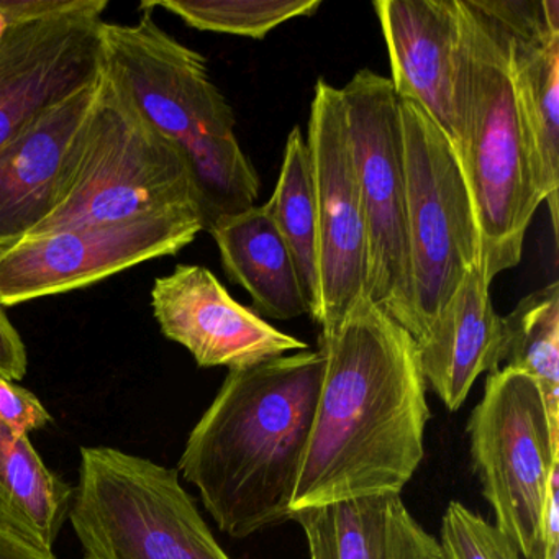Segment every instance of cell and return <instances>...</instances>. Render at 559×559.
<instances>
[{
    "label": "cell",
    "mask_w": 559,
    "mask_h": 559,
    "mask_svg": "<svg viewBox=\"0 0 559 559\" xmlns=\"http://www.w3.org/2000/svg\"><path fill=\"white\" fill-rule=\"evenodd\" d=\"M323 369L320 349L231 369L192 428L179 469L231 538L293 516Z\"/></svg>",
    "instance_id": "obj_2"
},
{
    "label": "cell",
    "mask_w": 559,
    "mask_h": 559,
    "mask_svg": "<svg viewBox=\"0 0 559 559\" xmlns=\"http://www.w3.org/2000/svg\"><path fill=\"white\" fill-rule=\"evenodd\" d=\"M447 559H523L512 539L461 502H450L441 520Z\"/></svg>",
    "instance_id": "obj_24"
},
{
    "label": "cell",
    "mask_w": 559,
    "mask_h": 559,
    "mask_svg": "<svg viewBox=\"0 0 559 559\" xmlns=\"http://www.w3.org/2000/svg\"><path fill=\"white\" fill-rule=\"evenodd\" d=\"M73 499L74 487L48 469L31 438L0 424V526L55 552Z\"/></svg>",
    "instance_id": "obj_20"
},
{
    "label": "cell",
    "mask_w": 559,
    "mask_h": 559,
    "mask_svg": "<svg viewBox=\"0 0 559 559\" xmlns=\"http://www.w3.org/2000/svg\"><path fill=\"white\" fill-rule=\"evenodd\" d=\"M503 322L502 368L533 379L559 431V284L523 297Z\"/></svg>",
    "instance_id": "obj_22"
},
{
    "label": "cell",
    "mask_w": 559,
    "mask_h": 559,
    "mask_svg": "<svg viewBox=\"0 0 559 559\" xmlns=\"http://www.w3.org/2000/svg\"><path fill=\"white\" fill-rule=\"evenodd\" d=\"M5 28L8 27H5L4 22H2V19H0V37L4 35Z\"/></svg>",
    "instance_id": "obj_29"
},
{
    "label": "cell",
    "mask_w": 559,
    "mask_h": 559,
    "mask_svg": "<svg viewBox=\"0 0 559 559\" xmlns=\"http://www.w3.org/2000/svg\"><path fill=\"white\" fill-rule=\"evenodd\" d=\"M320 0H145L140 9H165L189 27L263 40L293 19L310 17Z\"/></svg>",
    "instance_id": "obj_23"
},
{
    "label": "cell",
    "mask_w": 559,
    "mask_h": 559,
    "mask_svg": "<svg viewBox=\"0 0 559 559\" xmlns=\"http://www.w3.org/2000/svg\"><path fill=\"white\" fill-rule=\"evenodd\" d=\"M310 559H447L401 493H376L296 510Z\"/></svg>",
    "instance_id": "obj_18"
},
{
    "label": "cell",
    "mask_w": 559,
    "mask_h": 559,
    "mask_svg": "<svg viewBox=\"0 0 559 559\" xmlns=\"http://www.w3.org/2000/svg\"><path fill=\"white\" fill-rule=\"evenodd\" d=\"M204 231L198 211L27 235L0 250V306L84 289L129 267L185 250Z\"/></svg>",
    "instance_id": "obj_10"
},
{
    "label": "cell",
    "mask_w": 559,
    "mask_h": 559,
    "mask_svg": "<svg viewBox=\"0 0 559 559\" xmlns=\"http://www.w3.org/2000/svg\"><path fill=\"white\" fill-rule=\"evenodd\" d=\"M106 0L9 25L0 37V146L38 116L93 84L104 70Z\"/></svg>",
    "instance_id": "obj_12"
},
{
    "label": "cell",
    "mask_w": 559,
    "mask_h": 559,
    "mask_svg": "<svg viewBox=\"0 0 559 559\" xmlns=\"http://www.w3.org/2000/svg\"><path fill=\"white\" fill-rule=\"evenodd\" d=\"M340 93L368 231L366 297L417 338L401 99L391 80L371 70Z\"/></svg>",
    "instance_id": "obj_8"
},
{
    "label": "cell",
    "mask_w": 559,
    "mask_h": 559,
    "mask_svg": "<svg viewBox=\"0 0 559 559\" xmlns=\"http://www.w3.org/2000/svg\"><path fill=\"white\" fill-rule=\"evenodd\" d=\"M27 348L17 329L9 320L4 307L0 306V376L17 382L27 374Z\"/></svg>",
    "instance_id": "obj_26"
},
{
    "label": "cell",
    "mask_w": 559,
    "mask_h": 559,
    "mask_svg": "<svg viewBox=\"0 0 559 559\" xmlns=\"http://www.w3.org/2000/svg\"><path fill=\"white\" fill-rule=\"evenodd\" d=\"M99 78L0 146V250L31 235L53 209L68 156L96 100Z\"/></svg>",
    "instance_id": "obj_16"
},
{
    "label": "cell",
    "mask_w": 559,
    "mask_h": 559,
    "mask_svg": "<svg viewBox=\"0 0 559 559\" xmlns=\"http://www.w3.org/2000/svg\"><path fill=\"white\" fill-rule=\"evenodd\" d=\"M466 430L473 471L497 528L523 559H546V512L559 486V431L533 379L509 368L489 372Z\"/></svg>",
    "instance_id": "obj_7"
},
{
    "label": "cell",
    "mask_w": 559,
    "mask_h": 559,
    "mask_svg": "<svg viewBox=\"0 0 559 559\" xmlns=\"http://www.w3.org/2000/svg\"><path fill=\"white\" fill-rule=\"evenodd\" d=\"M319 349L325 369L290 509L401 493L430 420L417 342L362 297Z\"/></svg>",
    "instance_id": "obj_1"
},
{
    "label": "cell",
    "mask_w": 559,
    "mask_h": 559,
    "mask_svg": "<svg viewBox=\"0 0 559 559\" xmlns=\"http://www.w3.org/2000/svg\"><path fill=\"white\" fill-rule=\"evenodd\" d=\"M68 519L83 559H231L178 469L116 448H81Z\"/></svg>",
    "instance_id": "obj_6"
},
{
    "label": "cell",
    "mask_w": 559,
    "mask_h": 559,
    "mask_svg": "<svg viewBox=\"0 0 559 559\" xmlns=\"http://www.w3.org/2000/svg\"><path fill=\"white\" fill-rule=\"evenodd\" d=\"M509 38L510 71L543 202L558 235L559 2L483 0Z\"/></svg>",
    "instance_id": "obj_14"
},
{
    "label": "cell",
    "mask_w": 559,
    "mask_h": 559,
    "mask_svg": "<svg viewBox=\"0 0 559 559\" xmlns=\"http://www.w3.org/2000/svg\"><path fill=\"white\" fill-rule=\"evenodd\" d=\"M0 559H57L55 552L41 551L32 543L0 526Z\"/></svg>",
    "instance_id": "obj_27"
},
{
    "label": "cell",
    "mask_w": 559,
    "mask_h": 559,
    "mask_svg": "<svg viewBox=\"0 0 559 559\" xmlns=\"http://www.w3.org/2000/svg\"><path fill=\"white\" fill-rule=\"evenodd\" d=\"M135 24H103L104 70L188 158L204 230L253 207L260 176L235 135V116L207 60L163 31L150 9Z\"/></svg>",
    "instance_id": "obj_4"
},
{
    "label": "cell",
    "mask_w": 559,
    "mask_h": 559,
    "mask_svg": "<svg viewBox=\"0 0 559 559\" xmlns=\"http://www.w3.org/2000/svg\"><path fill=\"white\" fill-rule=\"evenodd\" d=\"M175 211L201 212L188 158L103 70L86 126L68 156L53 209L31 235Z\"/></svg>",
    "instance_id": "obj_5"
},
{
    "label": "cell",
    "mask_w": 559,
    "mask_h": 559,
    "mask_svg": "<svg viewBox=\"0 0 559 559\" xmlns=\"http://www.w3.org/2000/svg\"><path fill=\"white\" fill-rule=\"evenodd\" d=\"M399 99L418 104L456 146L460 0H376Z\"/></svg>",
    "instance_id": "obj_15"
},
{
    "label": "cell",
    "mask_w": 559,
    "mask_h": 559,
    "mask_svg": "<svg viewBox=\"0 0 559 559\" xmlns=\"http://www.w3.org/2000/svg\"><path fill=\"white\" fill-rule=\"evenodd\" d=\"M152 309L166 338L185 346L201 368H250L309 349L241 306L207 267L179 264L153 284Z\"/></svg>",
    "instance_id": "obj_13"
},
{
    "label": "cell",
    "mask_w": 559,
    "mask_h": 559,
    "mask_svg": "<svg viewBox=\"0 0 559 559\" xmlns=\"http://www.w3.org/2000/svg\"><path fill=\"white\" fill-rule=\"evenodd\" d=\"M454 73L456 153L473 198L489 284L522 261L543 204L510 71L509 38L483 0H460Z\"/></svg>",
    "instance_id": "obj_3"
},
{
    "label": "cell",
    "mask_w": 559,
    "mask_h": 559,
    "mask_svg": "<svg viewBox=\"0 0 559 559\" xmlns=\"http://www.w3.org/2000/svg\"><path fill=\"white\" fill-rule=\"evenodd\" d=\"M209 234L217 243L225 273L250 294L258 316L273 320L307 316L293 253L266 204L218 218Z\"/></svg>",
    "instance_id": "obj_19"
},
{
    "label": "cell",
    "mask_w": 559,
    "mask_h": 559,
    "mask_svg": "<svg viewBox=\"0 0 559 559\" xmlns=\"http://www.w3.org/2000/svg\"><path fill=\"white\" fill-rule=\"evenodd\" d=\"M483 264L471 267L456 294L417 342L427 388L448 411L463 407L483 372L502 368L503 322L493 309Z\"/></svg>",
    "instance_id": "obj_17"
},
{
    "label": "cell",
    "mask_w": 559,
    "mask_h": 559,
    "mask_svg": "<svg viewBox=\"0 0 559 559\" xmlns=\"http://www.w3.org/2000/svg\"><path fill=\"white\" fill-rule=\"evenodd\" d=\"M306 142L319 224L320 336H329L366 297L368 231L342 93L325 80L313 91Z\"/></svg>",
    "instance_id": "obj_11"
},
{
    "label": "cell",
    "mask_w": 559,
    "mask_h": 559,
    "mask_svg": "<svg viewBox=\"0 0 559 559\" xmlns=\"http://www.w3.org/2000/svg\"><path fill=\"white\" fill-rule=\"evenodd\" d=\"M50 421V412L34 392L0 376V424L17 437H31L32 431L47 427Z\"/></svg>",
    "instance_id": "obj_25"
},
{
    "label": "cell",
    "mask_w": 559,
    "mask_h": 559,
    "mask_svg": "<svg viewBox=\"0 0 559 559\" xmlns=\"http://www.w3.org/2000/svg\"><path fill=\"white\" fill-rule=\"evenodd\" d=\"M407 227L417 342L471 267L483 264L473 198L456 148L430 116L401 99Z\"/></svg>",
    "instance_id": "obj_9"
},
{
    "label": "cell",
    "mask_w": 559,
    "mask_h": 559,
    "mask_svg": "<svg viewBox=\"0 0 559 559\" xmlns=\"http://www.w3.org/2000/svg\"><path fill=\"white\" fill-rule=\"evenodd\" d=\"M266 207L270 209L281 235L293 253L306 297L307 316L319 323L322 299L316 186L309 146L299 127H294L287 136L280 178L273 198L266 202Z\"/></svg>",
    "instance_id": "obj_21"
},
{
    "label": "cell",
    "mask_w": 559,
    "mask_h": 559,
    "mask_svg": "<svg viewBox=\"0 0 559 559\" xmlns=\"http://www.w3.org/2000/svg\"><path fill=\"white\" fill-rule=\"evenodd\" d=\"M546 559H559V545L549 546L546 551Z\"/></svg>",
    "instance_id": "obj_28"
}]
</instances>
